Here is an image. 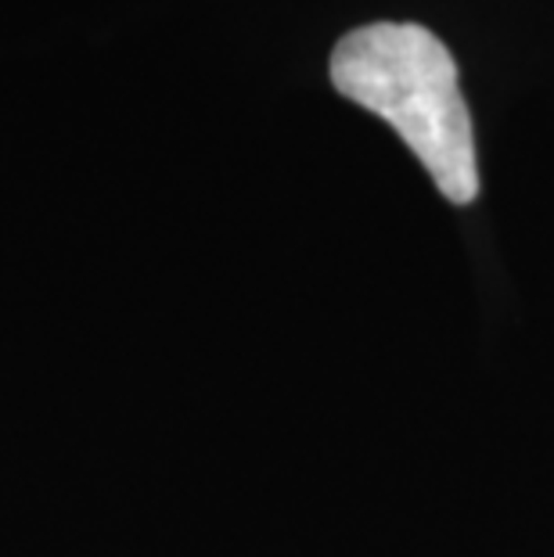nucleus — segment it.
Segmentation results:
<instances>
[{
    "instance_id": "nucleus-1",
    "label": "nucleus",
    "mask_w": 554,
    "mask_h": 557,
    "mask_svg": "<svg viewBox=\"0 0 554 557\" xmlns=\"http://www.w3.org/2000/svg\"><path fill=\"white\" fill-rule=\"evenodd\" d=\"M332 83L404 137L446 201L471 206L479 198L468 101L451 47L435 33L418 22L349 29L332 51Z\"/></svg>"
}]
</instances>
